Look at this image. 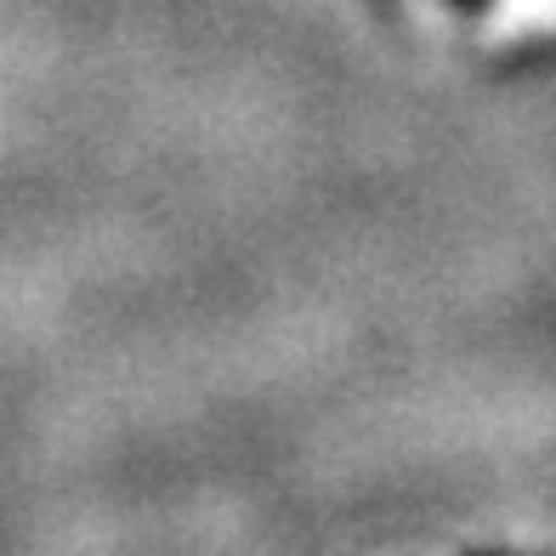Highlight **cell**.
Here are the masks:
<instances>
[{"label":"cell","mask_w":556,"mask_h":556,"mask_svg":"<svg viewBox=\"0 0 556 556\" xmlns=\"http://www.w3.org/2000/svg\"><path fill=\"white\" fill-rule=\"evenodd\" d=\"M443 7H448V12H460V17H477V12H489L494 0H443Z\"/></svg>","instance_id":"obj_1"},{"label":"cell","mask_w":556,"mask_h":556,"mask_svg":"<svg viewBox=\"0 0 556 556\" xmlns=\"http://www.w3.org/2000/svg\"><path fill=\"white\" fill-rule=\"evenodd\" d=\"M466 556H528V551H466Z\"/></svg>","instance_id":"obj_2"}]
</instances>
